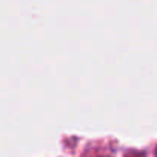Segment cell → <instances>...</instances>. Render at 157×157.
Returning a JSON list of instances; mask_svg holds the SVG:
<instances>
[{
  "label": "cell",
  "instance_id": "1",
  "mask_svg": "<svg viewBox=\"0 0 157 157\" xmlns=\"http://www.w3.org/2000/svg\"><path fill=\"white\" fill-rule=\"evenodd\" d=\"M155 154H157V151H155Z\"/></svg>",
  "mask_w": 157,
  "mask_h": 157
}]
</instances>
